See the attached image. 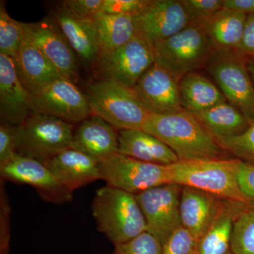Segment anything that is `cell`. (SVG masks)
Listing matches in <instances>:
<instances>
[{
	"label": "cell",
	"mask_w": 254,
	"mask_h": 254,
	"mask_svg": "<svg viewBox=\"0 0 254 254\" xmlns=\"http://www.w3.org/2000/svg\"><path fill=\"white\" fill-rule=\"evenodd\" d=\"M142 130L173 150L179 160L225 158V150L194 115L185 110L167 114L150 113Z\"/></svg>",
	"instance_id": "1"
},
{
	"label": "cell",
	"mask_w": 254,
	"mask_h": 254,
	"mask_svg": "<svg viewBox=\"0 0 254 254\" xmlns=\"http://www.w3.org/2000/svg\"><path fill=\"white\" fill-rule=\"evenodd\" d=\"M92 211L98 230L114 245L147 232L146 222L136 195L109 185L95 192Z\"/></svg>",
	"instance_id": "2"
},
{
	"label": "cell",
	"mask_w": 254,
	"mask_h": 254,
	"mask_svg": "<svg viewBox=\"0 0 254 254\" xmlns=\"http://www.w3.org/2000/svg\"><path fill=\"white\" fill-rule=\"evenodd\" d=\"M240 163L237 158L179 160L168 165L169 180L222 200L245 203L237 179Z\"/></svg>",
	"instance_id": "3"
},
{
	"label": "cell",
	"mask_w": 254,
	"mask_h": 254,
	"mask_svg": "<svg viewBox=\"0 0 254 254\" xmlns=\"http://www.w3.org/2000/svg\"><path fill=\"white\" fill-rule=\"evenodd\" d=\"M153 46L155 63L179 81L205 66L215 51L204 24L195 23Z\"/></svg>",
	"instance_id": "4"
},
{
	"label": "cell",
	"mask_w": 254,
	"mask_h": 254,
	"mask_svg": "<svg viewBox=\"0 0 254 254\" xmlns=\"http://www.w3.org/2000/svg\"><path fill=\"white\" fill-rule=\"evenodd\" d=\"M91 113L109 123L115 129H142L149 115L131 88L103 79L88 87Z\"/></svg>",
	"instance_id": "5"
},
{
	"label": "cell",
	"mask_w": 254,
	"mask_h": 254,
	"mask_svg": "<svg viewBox=\"0 0 254 254\" xmlns=\"http://www.w3.org/2000/svg\"><path fill=\"white\" fill-rule=\"evenodd\" d=\"M73 128L72 124L61 119L32 113L16 127V153L45 163L71 148Z\"/></svg>",
	"instance_id": "6"
},
{
	"label": "cell",
	"mask_w": 254,
	"mask_h": 254,
	"mask_svg": "<svg viewBox=\"0 0 254 254\" xmlns=\"http://www.w3.org/2000/svg\"><path fill=\"white\" fill-rule=\"evenodd\" d=\"M227 101L254 121V84L247 60L237 52H214L205 65Z\"/></svg>",
	"instance_id": "7"
},
{
	"label": "cell",
	"mask_w": 254,
	"mask_h": 254,
	"mask_svg": "<svg viewBox=\"0 0 254 254\" xmlns=\"http://www.w3.org/2000/svg\"><path fill=\"white\" fill-rule=\"evenodd\" d=\"M99 166L102 180L107 185L134 195L170 183L168 165L147 163L119 153Z\"/></svg>",
	"instance_id": "8"
},
{
	"label": "cell",
	"mask_w": 254,
	"mask_h": 254,
	"mask_svg": "<svg viewBox=\"0 0 254 254\" xmlns=\"http://www.w3.org/2000/svg\"><path fill=\"white\" fill-rule=\"evenodd\" d=\"M98 60L105 79L131 89L155 63L153 45L138 33L126 44L100 55Z\"/></svg>",
	"instance_id": "9"
},
{
	"label": "cell",
	"mask_w": 254,
	"mask_h": 254,
	"mask_svg": "<svg viewBox=\"0 0 254 254\" xmlns=\"http://www.w3.org/2000/svg\"><path fill=\"white\" fill-rule=\"evenodd\" d=\"M182 188L176 184H165L135 195L144 215L147 232L161 245L182 226L180 210Z\"/></svg>",
	"instance_id": "10"
},
{
	"label": "cell",
	"mask_w": 254,
	"mask_h": 254,
	"mask_svg": "<svg viewBox=\"0 0 254 254\" xmlns=\"http://www.w3.org/2000/svg\"><path fill=\"white\" fill-rule=\"evenodd\" d=\"M31 103L32 113L50 115L70 123H82L92 114L87 95L64 77L31 95Z\"/></svg>",
	"instance_id": "11"
},
{
	"label": "cell",
	"mask_w": 254,
	"mask_h": 254,
	"mask_svg": "<svg viewBox=\"0 0 254 254\" xmlns=\"http://www.w3.org/2000/svg\"><path fill=\"white\" fill-rule=\"evenodd\" d=\"M4 180L24 184L35 189L43 199L54 203L72 200V193L65 189L44 163L16 153L9 161L0 165Z\"/></svg>",
	"instance_id": "12"
},
{
	"label": "cell",
	"mask_w": 254,
	"mask_h": 254,
	"mask_svg": "<svg viewBox=\"0 0 254 254\" xmlns=\"http://www.w3.org/2000/svg\"><path fill=\"white\" fill-rule=\"evenodd\" d=\"M134 21L137 33L153 46L190 24L181 0H150L146 9Z\"/></svg>",
	"instance_id": "13"
},
{
	"label": "cell",
	"mask_w": 254,
	"mask_h": 254,
	"mask_svg": "<svg viewBox=\"0 0 254 254\" xmlns=\"http://www.w3.org/2000/svg\"><path fill=\"white\" fill-rule=\"evenodd\" d=\"M179 83L171 73L155 63L132 89L148 113H172L183 110Z\"/></svg>",
	"instance_id": "14"
},
{
	"label": "cell",
	"mask_w": 254,
	"mask_h": 254,
	"mask_svg": "<svg viewBox=\"0 0 254 254\" xmlns=\"http://www.w3.org/2000/svg\"><path fill=\"white\" fill-rule=\"evenodd\" d=\"M35 44L55 66L61 76L75 83L78 78L76 53L53 18L24 23Z\"/></svg>",
	"instance_id": "15"
},
{
	"label": "cell",
	"mask_w": 254,
	"mask_h": 254,
	"mask_svg": "<svg viewBox=\"0 0 254 254\" xmlns=\"http://www.w3.org/2000/svg\"><path fill=\"white\" fill-rule=\"evenodd\" d=\"M32 114L31 94L18 77L14 59L0 54L1 123L17 127Z\"/></svg>",
	"instance_id": "16"
},
{
	"label": "cell",
	"mask_w": 254,
	"mask_h": 254,
	"mask_svg": "<svg viewBox=\"0 0 254 254\" xmlns=\"http://www.w3.org/2000/svg\"><path fill=\"white\" fill-rule=\"evenodd\" d=\"M225 201L203 190L182 187L180 205L182 226L199 240L218 218Z\"/></svg>",
	"instance_id": "17"
},
{
	"label": "cell",
	"mask_w": 254,
	"mask_h": 254,
	"mask_svg": "<svg viewBox=\"0 0 254 254\" xmlns=\"http://www.w3.org/2000/svg\"><path fill=\"white\" fill-rule=\"evenodd\" d=\"M71 148L102 163L118 153L119 133L109 123L94 115L82 122L73 133Z\"/></svg>",
	"instance_id": "18"
},
{
	"label": "cell",
	"mask_w": 254,
	"mask_h": 254,
	"mask_svg": "<svg viewBox=\"0 0 254 254\" xmlns=\"http://www.w3.org/2000/svg\"><path fill=\"white\" fill-rule=\"evenodd\" d=\"M23 25L24 36L15 64L18 77L33 95L63 76L35 44L24 23Z\"/></svg>",
	"instance_id": "19"
},
{
	"label": "cell",
	"mask_w": 254,
	"mask_h": 254,
	"mask_svg": "<svg viewBox=\"0 0 254 254\" xmlns=\"http://www.w3.org/2000/svg\"><path fill=\"white\" fill-rule=\"evenodd\" d=\"M65 189L73 190L102 180L99 163L84 153L68 148L44 163Z\"/></svg>",
	"instance_id": "20"
},
{
	"label": "cell",
	"mask_w": 254,
	"mask_h": 254,
	"mask_svg": "<svg viewBox=\"0 0 254 254\" xmlns=\"http://www.w3.org/2000/svg\"><path fill=\"white\" fill-rule=\"evenodd\" d=\"M52 15L83 63L91 64L98 59L96 28L93 18L80 17L63 4Z\"/></svg>",
	"instance_id": "21"
},
{
	"label": "cell",
	"mask_w": 254,
	"mask_h": 254,
	"mask_svg": "<svg viewBox=\"0 0 254 254\" xmlns=\"http://www.w3.org/2000/svg\"><path fill=\"white\" fill-rule=\"evenodd\" d=\"M119 153L147 163L169 165L179 161L171 148L142 129L119 132Z\"/></svg>",
	"instance_id": "22"
},
{
	"label": "cell",
	"mask_w": 254,
	"mask_h": 254,
	"mask_svg": "<svg viewBox=\"0 0 254 254\" xmlns=\"http://www.w3.org/2000/svg\"><path fill=\"white\" fill-rule=\"evenodd\" d=\"M179 88L182 108L192 115L227 102L215 83L195 71L182 77Z\"/></svg>",
	"instance_id": "23"
},
{
	"label": "cell",
	"mask_w": 254,
	"mask_h": 254,
	"mask_svg": "<svg viewBox=\"0 0 254 254\" xmlns=\"http://www.w3.org/2000/svg\"><path fill=\"white\" fill-rule=\"evenodd\" d=\"M247 19L245 13L225 8L209 18L204 26L215 50L237 52L243 38Z\"/></svg>",
	"instance_id": "24"
},
{
	"label": "cell",
	"mask_w": 254,
	"mask_h": 254,
	"mask_svg": "<svg viewBox=\"0 0 254 254\" xmlns=\"http://www.w3.org/2000/svg\"><path fill=\"white\" fill-rule=\"evenodd\" d=\"M96 28L98 57L118 49L137 33L134 18L100 12L93 18Z\"/></svg>",
	"instance_id": "25"
},
{
	"label": "cell",
	"mask_w": 254,
	"mask_h": 254,
	"mask_svg": "<svg viewBox=\"0 0 254 254\" xmlns=\"http://www.w3.org/2000/svg\"><path fill=\"white\" fill-rule=\"evenodd\" d=\"M247 207L244 203L225 200L218 218L198 241L197 254H228L235 218Z\"/></svg>",
	"instance_id": "26"
},
{
	"label": "cell",
	"mask_w": 254,
	"mask_h": 254,
	"mask_svg": "<svg viewBox=\"0 0 254 254\" xmlns=\"http://www.w3.org/2000/svg\"><path fill=\"white\" fill-rule=\"evenodd\" d=\"M193 115L216 139L238 136L250 125L245 115L228 102Z\"/></svg>",
	"instance_id": "27"
},
{
	"label": "cell",
	"mask_w": 254,
	"mask_h": 254,
	"mask_svg": "<svg viewBox=\"0 0 254 254\" xmlns=\"http://www.w3.org/2000/svg\"><path fill=\"white\" fill-rule=\"evenodd\" d=\"M230 252L233 254H254V209L247 207L235 218Z\"/></svg>",
	"instance_id": "28"
},
{
	"label": "cell",
	"mask_w": 254,
	"mask_h": 254,
	"mask_svg": "<svg viewBox=\"0 0 254 254\" xmlns=\"http://www.w3.org/2000/svg\"><path fill=\"white\" fill-rule=\"evenodd\" d=\"M24 28L23 23L8 14L4 2L0 3V54L12 59L17 58L22 44Z\"/></svg>",
	"instance_id": "29"
},
{
	"label": "cell",
	"mask_w": 254,
	"mask_h": 254,
	"mask_svg": "<svg viewBox=\"0 0 254 254\" xmlns=\"http://www.w3.org/2000/svg\"><path fill=\"white\" fill-rule=\"evenodd\" d=\"M225 151L246 163L254 164V121L238 136L217 139Z\"/></svg>",
	"instance_id": "30"
},
{
	"label": "cell",
	"mask_w": 254,
	"mask_h": 254,
	"mask_svg": "<svg viewBox=\"0 0 254 254\" xmlns=\"http://www.w3.org/2000/svg\"><path fill=\"white\" fill-rule=\"evenodd\" d=\"M198 240L183 226L174 231L162 245L163 254H197Z\"/></svg>",
	"instance_id": "31"
},
{
	"label": "cell",
	"mask_w": 254,
	"mask_h": 254,
	"mask_svg": "<svg viewBox=\"0 0 254 254\" xmlns=\"http://www.w3.org/2000/svg\"><path fill=\"white\" fill-rule=\"evenodd\" d=\"M112 254H163L162 245L159 241L145 232L133 240L115 246Z\"/></svg>",
	"instance_id": "32"
},
{
	"label": "cell",
	"mask_w": 254,
	"mask_h": 254,
	"mask_svg": "<svg viewBox=\"0 0 254 254\" xmlns=\"http://www.w3.org/2000/svg\"><path fill=\"white\" fill-rule=\"evenodd\" d=\"M190 18V23L205 24L223 8L224 0H181Z\"/></svg>",
	"instance_id": "33"
},
{
	"label": "cell",
	"mask_w": 254,
	"mask_h": 254,
	"mask_svg": "<svg viewBox=\"0 0 254 254\" xmlns=\"http://www.w3.org/2000/svg\"><path fill=\"white\" fill-rule=\"evenodd\" d=\"M150 0H104L102 12L136 17L150 4Z\"/></svg>",
	"instance_id": "34"
},
{
	"label": "cell",
	"mask_w": 254,
	"mask_h": 254,
	"mask_svg": "<svg viewBox=\"0 0 254 254\" xmlns=\"http://www.w3.org/2000/svg\"><path fill=\"white\" fill-rule=\"evenodd\" d=\"M237 179L245 204L254 209V164L240 160Z\"/></svg>",
	"instance_id": "35"
},
{
	"label": "cell",
	"mask_w": 254,
	"mask_h": 254,
	"mask_svg": "<svg viewBox=\"0 0 254 254\" xmlns=\"http://www.w3.org/2000/svg\"><path fill=\"white\" fill-rule=\"evenodd\" d=\"M16 154V127L1 123L0 126V165Z\"/></svg>",
	"instance_id": "36"
},
{
	"label": "cell",
	"mask_w": 254,
	"mask_h": 254,
	"mask_svg": "<svg viewBox=\"0 0 254 254\" xmlns=\"http://www.w3.org/2000/svg\"><path fill=\"white\" fill-rule=\"evenodd\" d=\"M104 0H66L63 4L82 18H92L102 12Z\"/></svg>",
	"instance_id": "37"
},
{
	"label": "cell",
	"mask_w": 254,
	"mask_h": 254,
	"mask_svg": "<svg viewBox=\"0 0 254 254\" xmlns=\"http://www.w3.org/2000/svg\"><path fill=\"white\" fill-rule=\"evenodd\" d=\"M237 52L246 60L254 58V15H247L243 38Z\"/></svg>",
	"instance_id": "38"
},
{
	"label": "cell",
	"mask_w": 254,
	"mask_h": 254,
	"mask_svg": "<svg viewBox=\"0 0 254 254\" xmlns=\"http://www.w3.org/2000/svg\"><path fill=\"white\" fill-rule=\"evenodd\" d=\"M223 8L254 15V0H224Z\"/></svg>",
	"instance_id": "39"
},
{
	"label": "cell",
	"mask_w": 254,
	"mask_h": 254,
	"mask_svg": "<svg viewBox=\"0 0 254 254\" xmlns=\"http://www.w3.org/2000/svg\"><path fill=\"white\" fill-rule=\"evenodd\" d=\"M0 254H9V232H1V250Z\"/></svg>",
	"instance_id": "40"
},
{
	"label": "cell",
	"mask_w": 254,
	"mask_h": 254,
	"mask_svg": "<svg viewBox=\"0 0 254 254\" xmlns=\"http://www.w3.org/2000/svg\"><path fill=\"white\" fill-rule=\"evenodd\" d=\"M247 68L254 84V58L247 60Z\"/></svg>",
	"instance_id": "41"
},
{
	"label": "cell",
	"mask_w": 254,
	"mask_h": 254,
	"mask_svg": "<svg viewBox=\"0 0 254 254\" xmlns=\"http://www.w3.org/2000/svg\"><path fill=\"white\" fill-rule=\"evenodd\" d=\"M232 254L231 252H229V253H228V254Z\"/></svg>",
	"instance_id": "42"
}]
</instances>
